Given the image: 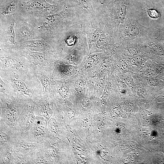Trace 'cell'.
Returning a JSON list of instances; mask_svg holds the SVG:
<instances>
[{
  "instance_id": "obj_1",
  "label": "cell",
  "mask_w": 164,
  "mask_h": 164,
  "mask_svg": "<svg viewBox=\"0 0 164 164\" xmlns=\"http://www.w3.org/2000/svg\"><path fill=\"white\" fill-rule=\"evenodd\" d=\"M0 92L26 102L35 101L44 92L34 72L0 69Z\"/></svg>"
},
{
  "instance_id": "obj_2",
  "label": "cell",
  "mask_w": 164,
  "mask_h": 164,
  "mask_svg": "<svg viewBox=\"0 0 164 164\" xmlns=\"http://www.w3.org/2000/svg\"><path fill=\"white\" fill-rule=\"evenodd\" d=\"M84 18L83 12L78 8L65 5L63 10L46 16L45 21L38 26L41 37L58 42L65 32L74 26L80 24Z\"/></svg>"
},
{
  "instance_id": "obj_3",
  "label": "cell",
  "mask_w": 164,
  "mask_h": 164,
  "mask_svg": "<svg viewBox=\"0 0 164 164\" xmlns=\"http://www.w3.org/2000/svg\"><path fill=\"white\" fill-rule=\"evenodd\" d=\"M81 31L93 51L101 50L116 42L115 35L106 28L96 17L85 18L81 22Z\"/></svg>"
},
{
  "instance_id": "obj_4",
  "label": "cell",
  "mask_w": 164,
  "mask_h": 164,
  "mask_svg": "<svg viewBox=\"0 0 164 164\" xmlns=\"http://www.w3.org/2000/svg\"><path fill=\"white\" fill-rule=\"evenodd\" d=\"M65 6L51 4L46 0H19L17 14L30 22L42 25L46 16L60 12Z\"/></svg>"
},
{
  "instance_id": "obj_5",
  "label": "cell",
  "mask_w": 164,
  "mask_h": 164,
  "mask_svg": "<svg viewBox=\"0 0 164 164\" xmlns=\"http://www.w3.org/2000/svg\"><path fill=\"white\" fill-rule=\"evenodd\" d=\"M29 102L0 92V120L16 131L21 112Z\"/></svg>"
},
{
  "instance_id": "obj_6",
  "label": "cell",
  "mask_w": 164,
  "mask_h": 164,
  "mask_svg": "<svg viewBox=\"0 0 164 164\" xmlns=\"http://www.w3.org/2000/svg\"><path fill=\"white\" fill-rule=\"evenodd\" d=\"M35 66L17 50L0 47V69L34 72Z\"/></svg>"
},
{
  "instance_id": "obj_7",
  "label": "cell",
  "mask_w": 164,
  "mask_h": 164,
  "mask_svg": "<svg viewBox=\"0 0 164 164\" xmlns=\"http://www.w3.org/2000/svg\"><path fill=\"white\" fill-rule=\"evenodd\" d=\"M15 16L0 18V47L17 50L19 45L16 40Z\"/></svg>"
},
{
  "instance_id": "obj_8",
  "label": "cell",
  "mask_w": 164,
  "mask_h": 164,
  "mask_svg": "<svg viewBox=\"0 0 164 164\" xmlns=\"http://www.w3.org/2000/svg\"><path fill=\"white\" fill-rule=\"evenodd\" d=\"M15 30L18 44L41 38L38 26L24 19L17 14L15 16Z\"/></svg>"
},
{
  "instance_id": "obj_9",
  "label": "cell",
  "mask_w": 164,
  "mask_h": 164,
  "mask_svg": "<svg viewBox=\"0 0 164 164\" xmlns=\"http://www.w3.org/2000/svg\"><path fill=\"white\" fill-rule=\"evenodd\" d=\"M150 29L140 25L132 19H127L117 34V41L142 37L150 32Z\"/></svg>"
},
{
  "instance_id": "obj_10",
  "label": "cell",
  "mask_w": 164,
  "mask_h": 164,
  "mask_svg": "<svg viewBox=\"0 0 164 164\" xmlns=\"http://www.w3.org/2000/svg\"><path fill=\"white\" fill-rule=\"evenodd\" d=\"M34 102H28L23 108L19 119L16 132L19 137L26 139L36 117L34 112Z\"/></svg>"
},
{
  "instance_id": "obj_11",
  "label": "cell",
  "mask_w": 164,
  "mask_h": 164,
  "mask_svg": "<svg viewBox=\"0 0 164 164\" xmlns=\"http://www.w3.org/2000/svg\"><path fill=\"white\" fill-rule=\"evenodd\" d=\"M17 50L35 66L50 67L57 60L58 54L49 52L32 51L25 48H19Z\"/></svg>"
},
{
  "instance_id": "obj_12",
  "label": "cell",
  "mask_w": 164,
  "mask_h": 164,
  "mask_svg": "<svg viewBox=\"0 0 164 164\" xmlns=\"http://www.w3.org/2000/svg\"><path fill=\"white\" fill-rule=\"evenodd\" d=\"M48 121L45 118L36 116L26 140L32 142H44L50 137Z\"/></svg>"
},
{
  "instance_id": "obj_13",
  "label": "cell",
  "mask_w": 164,
  "mask_h": 164,
  "mask_svg": "<svg viewBox=\"0 0 164 164\" xmlns=\"http://www.w3.org/2000/svg\"><path fill=\"white\" fill-rule=\"evenodd\" d=\"M19 48H25L39 52H49L56 54H60L62 50L59 42L50 41L42 38L21 43Z\"/></svg>"
},
{
  "instance_id": "obj_14",
  "label": "cell",
  "mask_w": 164,
  "mask_h": 164,
  "mask_svg": "<svg viewBox=\"0 0 164 164\" xmlns=\"http://www.w3.org/2000/svg\"><path fill=\"white\" fill-rule=\"evenodd\" d=\"M83 34L80 24L74 26L65 32L58 41L62 49L61 53H67L74 48Z\"/></svg>"
},
{
  "instance_id": "obj_15",
  "label": "cell",
  "mask_w": 164,
  "mask_h": 164,
  "mask_svg": "<svg viewBox=\"0 0 164 164\" xmlns=\"http://www.w3.org/2000/svg\"><path fill=\"white\" fill-rule=\"evenodd\" d=\"M54 102L50 93L44 92L41 97L34 102L35 115L43 117L48 121L53 113Z\"/></svg>"
},
{
  "instance_id": "obj_16",
  "label": "cell",
  "mask_w": 164,
  "mask_h": 164,
  "mask_svg": "<svg viewBox=\"0 0 164 164\" xmlns=\"http://www.w3.org/2000/svg\"><path fill=\"white\" fill-rule=\"evenodd\" d=\"M41 143L28 141L18 136L14 144L18 152V155L31 159L40 149Z\"/></svg>"
},
{
  "instance_id": "obj_17",
  "label": "cell",
  "mask_w": 164,
  "mask_h": 164,
  "mask_svg": "<svg viewBox=\"0 0 164 164\" xmlns=\"http://www.w3.org/2000/svg\"><path fill=\"white\" fill-rule=\"evenodd\" d=\"M19 136L15 130L0 120V148L14 145Z\"/></svg>"
},
{
  "instance_id": "obj_18",
  "label": "cell",
  "mask_w": 164,
  "mask_h": 164,
  "mask_svg": "<svg viewBox=\"0 0 164 164\" xmlns=\"http://www.w3.org/2000/svg\"><path fill=\"white\" fill-rule=\"evenodd\" d=\"M34 73L42 85L44 92L50 93V85L53 78V70L51 67L35 66Z\"/></svg>"
},
{
  "instance_id": "obj_19",
  "label": "cell",
  "mask_w": 164,
  "mask_h": 164,
  "mask_svg": "<svg viewBox=\"0 0 164 164\" xmlns=\"http://www.w3.org/2000/svg\"><path fill=\"white\" fill-rule=\"evenodd\" d=\"M19 0H0V18L14 16L18 13Z\"/></svg>"
},
{
  "instance_id": "obj_20",
  "label": "cell",
  "mask_w": 164,
  "mask_h": 164,
  "mask_svg": "<svg viewBox=\"0 0 164 164\" xmlns=\"http://www.w3.org/2000/svg\"><path fill=\"white\" fill-rule=\"evenodd\" d=\"M18 154L14 144L0 148V164H12Z\"/></svg>"
},
{
  "instance_id": "obj_21",
  "label": "cell",
  "mask_w": 164,
  "mask_h": 164,
  "mask_svg": "<svg viewBox=\"0 0 164 164\" xmlns=\"http://www.w3.org/2000/svg\"><path fill=\"white\" fill-rule=\"evenodd\" d=\"M146 11L149 16L153 19H157L160 16V14L158 11L154 8H148Z\"/></svg>"
},
{
  "instance_id": "obj_22",
  "label": "cell",
  "mask_w": 164,
  "mask_h": 164,
  "mask_svg": "<svg viewBox=\"0 0 164 164\" xmlns=\"http://www.w3.org/2000/svg\"><path fill=\"white\" fill-rule=\"evenodd\" d=\"M140 118L141 121L143 124H147L150 120V114L146 111H143L141 114Z\"/></svg>"
},
{
  "instance_id": "obj_23",
  "label": "cell",
  "mask_w": 164,
  "mask_h": 164,
  "mask_svg": "<svg viewBox=\"0 0 164 164\" xmlns=\"http://www.w3.org/2000/svg\"><path fill=\"white\" fill-rule=\"evenodd\" d=\"M124 124L121 122H118L115 124L114 127V129L116 132H120L125 128Z\"/></svg>"
},
{
  "instance_id": "obj_24",
  "label": "cell",
  "mask_w": 164,
  "mask_h": 164,
  "mask_svg": "<svg viewBox=\"0 0 164 164\" xmlns=\"http://www.w3.org/2000/svg\"><path fill=\"white\" fill-rule=\"evenodd\" d=\"M135 157L136 155L134 153L129 154L125 156L124 161L125 162H130L134 160Z\"/></svg>"
},
{
  "instance_id": "obj_25",
  "label": "cell",
  "mask_w": 164,
  "mask_h": 164,
  "mask_svg": "<svg viewBox=\"0 0 164 164\" xmlns=\"http://www.w3.org/2000/svg\"><path fill=\"white\" fill-rule=\"evenodd\" d=\"M129 53L133 55H135L137 54L138 51L137 49L134 47H130L128 49Z\"/></svg>"
},
{
  "instance_id": "obj_26",
  "label": "cell",
  "mask_w": 164,
  "mask_h": 164,
  "mask_svg": "<svg viewBox=\"0 0 164 164\" xmlns=\"http://www.w3.org/2000/svg\"><path fill=\"white\" fill-rule=\"evenodd\" d=\"M158 100L159 101H164V94H162L159 96Z\"/></svg>"
}]
</instances>
